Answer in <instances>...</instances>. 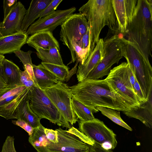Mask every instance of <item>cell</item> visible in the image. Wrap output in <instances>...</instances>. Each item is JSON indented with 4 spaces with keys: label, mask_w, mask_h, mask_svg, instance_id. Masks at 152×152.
Returning a JSON list of instances; mask_svg holds the SVG:
<instances>
[{
    "label": "cell",
    "mask_w": 152,
    "mask_h": 152,
    "mask_svg": "<svg viewBox=\"0 0 152 152\" xmlns=\"http://www.w3.org/2000/svg\"><path fill=\"white\" fill-rule=\"evenodd\" d=\"M69 88L72 97L90 109L93 113L99 112L96 109L97 107L122 111L129 107L105 79L86 78Z\"/></svg>",
    "instance_id": "1"
},
{
    "label": "cell",
    "mask_w": 152,
    "mask_h": 152,
    "mask_svg": "<svg viewBox=\"0 0 152 152\" xmlns=\"http://www.w3.org/2000/svg\"><path fill=\"white\" fill-rule=\"evenodd\" d=\"M83 14L89 25L88 57L99 39L102 28L107 26L110 33H119L116 19L112 0H89L78 10Z\"/></svg>",
    "instance_id": "2"
},
{
    "label": "cell",
    "mask_w": 152,
    "mask_h": 152,
    "mask_svg": "<svg viewBox=\"0 0 152 152\" xmlns=\"http://www.w3.org/2000/svg\"><path fill=\"white\" fill-rule=\"evenodd\" d=\"M124 35L134 43L149 61L152 51V0H137L134 15Z\"/></svg>",
    "instance_id": "3"
},
{
    "label": "cell",
    "mask_w": 152,
    "mask_h": 152,
    "mask_svg": "<svg viewBox=\"0 0 152 152\" xmlns=\"http://www.w3.org/2000/svg\"><path fill=\"white\" fill-rule=\"evenodd\" d=\"M122 56L126 60L146 100L152 90V68L133 42L120 37Z\"/></svg>",
    "instance_id": "4"
},
{
    "label": "cell",
    "mask_w": 152,
    "mask_h": 152,
    "mask_svg": "<svg viewBox=\"0 0 152 152\" xmlns=\"http://www.w3.org/2000/svg\"><path fill=\"white\" fill-rule=\"evenodd\" d=\"M42 90L60 112L64 127L71 128L69 123L72 125L75 124L78 121V118L72 109V96L70 88L59 80L57 84Z\"/></svg>",
    "instance_id": "5"
},
{
    "label": "cell",
    "mask_w": 152,
    "mask_h": 152,
    "mask_svg": "<svg viewBox=\"0 0 152 152\" xmlns=\"http://www.w3.org/2000/svg\"><path fill=\"white\" fill-rule=\"evenodd\" d=\"M129 67L127 62H122L112 69L105 79L129 107L139 105L138 98L129 81Z\"/></svg>",
    "instance_id": "6"
},
{
    "label": "cell",
    "mask_w": 152,
    "mask_h": 152,
    "mask_svg": "<svg viewBox=\"0 0 152 152\" xmlns=\"http://www.w3.org/2000/svg\"><path fill=\"white\" fill-rule=\"evenodd\" d=\"M103 58L88 75L87 78L98 79L108 75L112 66L118 63L123 57L120 36L115 34L104 40Z\"/></svg>",
    "instance_id": "7"
},
{
    "label": "cell",
    "mask_w": 152,
    "mask_h": 152,
    "mask_svg": "<svg viewBox=\"0 0 152 152\" xmlns=\"http://www.w3.org/2000/svg\"><path fill=\"white\" fill-rule=\"evenodd\" d=\"M28 97L30 107L40 119L45 118L64 127L61 115L42 90L36 86L29 89Z\"/></svg>",
    "instance_id": "8"
},
{
    "label": "cell",
    "mask_w": 152,
    "mask_h": 152,
    "mask_svg": "<svg viewBox=\"0 0 152 152\" xmlns=\"http://www.w3.org/2000/svg\"><path fill=\"white\" fill-rule=\"evenodd\" d=\"M79 131L95 143L107 150H113L116 147V134L102 121L94 119L86 121H80Z\"/></svg>",
    "instance_id": "9"
},
{
    "label": "cell",
    "mask_w": 152,
    "mask_h": 152,
    "mask_svg": "<svg viewBox=\"0 0 152 152\" xmlns=\"http://www.w3.org/2000/svg\"><path fill=\"white\" fill-rule=\"evenodd\" d=\"M58 142L35 149L38 152H89L90 145L75 134L61 128L56 129Z\"/></svg>",
    "instance_id": "10"
},
{
    "label": "cell",
    "mask_w": 152,
    "mask_h": 152,
    "mask_svg": "<svg viewBox=\"0 0 152 152\" xmlns=\"http://www.w3.org/2000/svg\"><path fill=\"white\" fill-rule=\"evenodd\" d=\"M61 26L60 40L69 49L72 39L77 42L89 29L86 18L80 13L71 15Z\"/></svg>",
    "instance_id": "11"
},
{
    "label": "cell",
    "mask_w": 152,
    "mask_h": 152,
    "mask_svg": "<svg viewBox=\"0 0 152 152\" xmlns=\"http://www.w3.org/2000/svg\"><path fill=\"white\" fill-rule=\"evenodd\" d=\"M76 10L75 7L56 10L50 15L39 18L34 22L28 28L26 32L28 35L41 31L52 32L57 26L61 25Z\"/></svg>",
    "instance_id": "12"
},
{
    "label": "cell",
    "mask_w": 152,
    "mask_h": 152,
    "mask_svg": "<svg viewBox=\"0 0 152 152\" xmlns=\"http://www.w3.org/2000/svg\"><path fill=\"white\" fill-rule=\"evenodd\" d=\"M138 0H112L119 33L124 35L134 15Z\"/></svg>",
    "instance_id": "13"
},
{
    "label": "cell",
    "mask_w": 152,
    "mask_h": 152,
    "mask_svg": "<svg viewBox=\"0 0 152 152\" xmlns=\"http://www.w3.org/2000/svg\"><path fill=\"white\" fill-rule=\"evenodd\" d=\"M26 10L21 2H17L5 19L0 21V36L9 35L21 31V24Z\"/></svg>",
    "instance_id": "14"
},
{
    "label": "cell",
    "mask_w": 152,
    "mask_h": 152,
    "mask_svg": "<svg viewBox=\"0 0 152 152\" xmlns=\"http://www.w3.org/2000/svg\"><path fill=\"white\" fill-rule=\"evenodd\" d=\"M139 105L129 107L123 113L127 116L137 119L147 127L152 128V90L147 100L139 102Z\"/></svg>",
    "instance_id": "15"
},
{
    "label": "cell",
    "mask_w": 152,
    "mask_h": 152,
    "mask_svg": "<svg viewBox=\"0 0 152 152\" xmlns=\"http://www.w3.org/2000/svg\"><path fill=\"white\" fill-rule=\"evenodd\" d=\"M104 40L99 39L93 50L83 64H79L77 72L79 82L87 78L89 73L102 61L104 52Z\"/></svg>",
    "instance_id": "16"
},
{
    "label": "cell",
    "mask_w": 152,
    "mask_h": 152,
    "mask_svg": "<svg viewBox=\"0 0 152 152\" xmlns=\"http://www.w3.org/2000/svg\"><path fill=\"white\" fill-rule=\"evenodd\" d=\"M28 35L21 31L15 34L0 36V54L11 53L18 51L26 44Z\"/></svg>",
    "instance_id": "17"
},
{
    "label": "cell",
    "mask_w": 152,
    "mask_h": 152,
    "mask_svg": "<svg viewBox=\"0 0 152 152\" xmlns=\"http://www.w3.org/2000/svg\"><path fill=\"white\" fill-rule=\"evenodd\" d=\"M26 43L34 49L39 48L48 49L49 47L57 48L59 50V44L52 32L48 31L36 33L28 37Z\"/></svg>",
    "instance_id": "18"
},
{
    "label": "cell",
    "mask_w": 152,
    "mask_h": 152,
    "mask_svg": "<svg viewBox=\"0 0 152 152\" xmlns=\"http://www.w3.org/2000/svg\"><path fill=\"white\" fill-rule=\"evenodd\" d=\"M52 0H32L26 10L21 26V31L26 32L29 26L34 22L42 11Z\"/></svg>",
    "instance_id": "19"
},
{
    "label": "cell",
    "mask_w": 152,
    "mask_h": 152,
    "mask_svg": "<svg viewBox=\"0 0 152 152\" xmlns=\"http://www.w3.org/2000/svg\"><path fill=\"white\" fill-rule=\"evenodd\" d=\"M29 89L26 88L14 99L0 107V116L7 119H18V113L22 102L28 96Z\"/></svg>",
    "instance_id": "20"
},
{
    "label": "cell",
    "mask_w": 152,
    "mask_h": 152,
    "mask_svg": "<svg viewBox=\"0 0 152 152\" xmlns=\"http://www.w3.org/2000/svg\"><path fill=\"white\" fill-rule=\"evenodd\" d=\"M32 67L36 81L39 87L42 90L58 82V79L41 64L38 65L33 64Z\"/></svg>",
    "instance_id": "21"
},
{
    "label": "cell",
    "mask_w": 152,
    "mask_h": 152,
    "mask_svg": "<svg viewBox=\"0 0 152 152\" xmlns=\"http://www.w3.org/2000/svg\"><path fill=\"white\" fill-rule=\"evenodd\" d=\"M1 63L3 74L9 87L12 88L21 86L19 67L12 61L5 58Z\"/></svg>",
    "instance_id": "22"
},
{
    "label": "cell",
    "mask_w": 152,
    "mask_h": 152,
    "mask_svg": "<svg viewBox=\"0 0 152 152\" xmlns=\"http://www.w3.org/2000/svg\"><path fill=\"white\" fill-rule=\"evenodd\" d=\"M37 55L42 62L65 66L59 50L56 47H49L48 49L38 48L35 49Z\"/></svg>",
    "instance_id": "23"
},
{
    "label": "cell",
    "mask_w": 152,
    "mask_h": 152,
    "mask_svg": "<svg viewBox=\"0 0 152 152\" xmlns=\"http://www.w3.org/2000/svg\"><path fill=\"white\" fill-rule=\"evenodd\" d=\"M18 119H21L26 121L34 129L42 125L40 123V119L33 112L30 107L28 96L21 104L18 109Z\"/></svg>",
    "instance_id": "24"
},
{
    "label": "cell",
    "mask_w": 152,
    "mask_h": 152,
    "mask_svg": "<svg viewBox=\"0 0 152 152\" xmlns=\"http://www.w3.org/2000/svg\"><path fill=\"white\" fill-rule=\"evenodd\" d=\"M71 103L74 112L80 121H86L95 118L93 112L90 109L73 97Z\"/></svg>",
    "instance_id": "25"
},
{
    "label": "cell",
    "mask_w": 152,
    "mask_h": 152,
    "mask_svg": "<svg viewBox=\"0 0 152 152\" xmlns=\"http://www.w3.org/2000/svg\"><path fill=\"white\" fill-rule=\"evenodd\" d=\"M44 127L41 125L34 129L32 135L29 136L28 141L35 149L44 147L50 142L44 132Z\"/></svg>",
    "instance_id": "26"
},
{
    "label": "cell",
    "mask_w": 152,
    "mask_h": 152,
    "mask_svg": "<svg viewBox=\"0 0 152 152\" xmlns=\"http://www.w3.org/2000/svg\"><path fill=\"white\" fill-rule=\"evenodd\" d=\"M96 109L115 123L130 131H132V129L122 119L120 111L103 107H97Z\"/></svg>",
    "instance_id": "27"
},
{
    "label": "cell",
    "mask_w": 152,
    "mask_h": 152,
    "mask_svg": "<svg viewBox=\"0 0 152 152\" xmlns=\"http://www.w3.org/2000/svg\"><path fill=\"white\" fill-rule=\"evenodd\" d=\"M41 64L59 80L62 82L65 81L66 77L69 73V68L65 65L61 66L42 62Z\"/></svg>",
    "instance_id": "28"
},
{
    "label": "cell",
    "mask_w": 152,
    "mask_h": 152,
    "mask_svg": "<svg viewBox=\"0 0 152 152\" xmlns=\"http://www.w3.org/2000/svg\"><path fill=\"white\" fill-rule=\"evenodd\" d=\"M26 88L24 86H20L5 90L0 92V102L12 96L19 94Z\"/></svg>",
    "instance_id": "29"
},
{
    "label": "cell",
    "mask_w": 152,
    "mask_h": 152,
    "mask_svg": "<svg viewBox=\"0 0 152 152\" xmlns=\"http://www.w3.org/2000/svg\"><path fill=\"white\" fill-rule=\"evenodd\" d=\"M62 0H52L51 2L42 11L39 16V18L47 16L54 12Z\"/></svg>",
    "instance_id": "30"
},
{
    "label": "cell",
    "mask_w": 152,
    "mask_h": 152,
    "mask_svg": "<svg viewBox=\"0 0 152 152\" xmlns=\"http://www.w3.org/2000/svg\"><path fill=\"white\" fill-rule=\"evenodd\" d=\"M20 83L21 86H23L26 88L30 89L36 86L30 76L26 69L20 72Z\"/></svg>",
    "instance_id": "31"
},
{
    "label": "cell",
    "mask_w": 152,
    "mask_h": 152,
    "mask_svg": "<svg viewBox=\"0 0 152 152\" xmlns=\"http://www.w3.org/2000/svg\"><path fill=\"white\" fill-rule=\"evenodd\" d=\"M32 53L31 50L24 52L20 50L14 53L15 56L20 60L23 66H25L27 64H33L31 57V54Z\"/></svg>",
    "instance_id": "32"
},
{
    "label": "cell",
    "mask_w": 152,
    "mask_h": 152,
    "mask_svg": "<svg viewBox=\"0 0 152 152\" xmlns=\"http://www.w3.org/2000/svg\"><path fill=\"white\" fill-rule=\"evenodd\" d=\"M12 123L14 124L19 126L23 129L28 133L29 136L32 135L34 129L26 121L19 119L16 121L12 120Z\"/></svg>",
    "instance_id": "33"
},
{
    "label": "cell",
    "mask_w": 152,
    "mask_h": 152,
    "mask_svg": "<svg viewBox=\"0 0 152 152\" xmlns=\"http://www.w3.org/2000/svg\"><path fill=\"white\" fill-rule=\"evenodd\" d=\"M14 140L13 137L7 136L4 143L1 152H17L14 147Z\"/></svg>",
    "instance_id": "34"
},
{
    "label": "cell",
    "mask_w": 152,
    "mask_h": 152,
    "mask_svg": "<svg viewBox=\"0 0 152 152\" xmlns=\"http://www.w3.org/2000/svg\"><path fill=\"white\" fill-rule=\"evenodd\" d=\"M44 132L47 139L52 143H56L58 142L57 132L52 129L44 128Z\"/></svg>",
    "instance_id": "35"
},
{
    "label": "cell",
    "mask_w": 152,
    "mask_h": 152,
    "mask_svg": "<svg viewBox=\"0 0 152 152\" xmlns=\"http://www.w3.org/2000/svg\"><path fill=\"white\" fill-rule=\"evenodd\" d=\"M76 43L82 49H88L89 51V29L86 31L82 36L80 39Z\"/></svg>",
    "instance_id": "36"
},
{
    "label": "cell",
    "mask_w": 152,
    "mask_h": 152,
    "mask_svg": "<svg viewBox=\"0 0 152 152\" xmlns=\"http://www.w3.org/2000/svg\"><path fill=\"white\" fill-rule=\"evenodd\" d=\"M16 0H4L3 1V8L4 12V18L5 19L12 8L17 3Z\"/></svg>",
    "instance_id": "37"
},
{
    "label": "cell",
    "mask_w": 152,
    "mask_h": 152,
    "mask_svg": "<svg viewBox=\"0 0 152 152\" xmlns=\"http://www.w3.org/2000/svg\"><path fill=\"white\" fill-rule=\"evenodd\" d=\"M133 88L134 92L137 95L139 102L146 101L142 91L137 80H136L134 83Z\"/></svg>",
    "instance_id": "38"
},
{
    "label": "cell",
    "mask_w": 152,
    "mask_h": 152,
    "mask_svg": "<svg viewBox=\"0 0 152 152\" xmlns=\"http://www.w3.org/2000/svg\"><path fill=\"white\" fill-rule=\"evenodd\" d=\"M2 61L0 62V92L8 88H10L8 85L6 80L3 74L2 70Z\"/></svg>",
    "instance_id": "39"
},
{
    "label": "cell",
    "mask_w": 152,
    "mask_h": 152,
    "mask_svg": "<svg viewBox=\"0 0 152 152\" xmlns=\"http://www.w3.org/2000/svg\"><path fill=\"white\" fill-rule=\"evenodd\" d=\"M89 152H112L111 150L104 149L95 143L93 145H90Z\"/></svg>",
    "instance_id": "40"
},
{
    "label": "cell",
    "mask_w": 152,
    "mask_h": 152,
    "mask_svg": "<svg viewBox=\"0 0 152 152\" xmlns=\"http://www.w3.org/2000/svg\"><path fill=\"white\" fill-rule=\"evenodd\" d=\"M32 65L33 64H27L24 66L23 68L24 69H26L28 73L32 80L34 82L36 86L39 87L34 75L32 67Z\"/></svg>",
    "instance_id": "41"
},
{
    "label": "cell",
    "mask_w": 152,
    "mask_h": 152,
    "mask_svg": "<svg viewBox=\"0 0 152 152\" xmlns=\"http://www.w3.org/2000/svg\"><path fill=\"white\" fill-rule=\"evenodd\" d=\"M129 75L130 82L133 88L136 79L129 66Z\"/></svg>",
    "instance_id": "42"
},
{
    "label": "cell",
    "mask_w": 152,
    "mask_h": 152,
    "mask_svg": "<svg viewBox=\"0 0 152 152\" xmlns=\"http://www.w3.org/2000/svg\"><path fill=\"white\" fill-rule=\"evenodd\" d=\"M5 58V56L2 55L0 54V62Z\"/></svg>",
    "instance_id": "43"
}]
</instances>
